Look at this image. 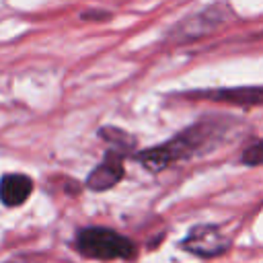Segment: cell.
I'll return each instance as SVG.
<instances>
[{"mask_svg":"<svg viewBox=\"0 0 263 263\" xmlns=\"http://www.w3.org/2000/svg\"><path fill=\"white\" fill-rule=\"evenodd\" d=\"M224 132H228L226 119L208 117V119H201V121L185 127L183 132H179L177 136H173L171 140H166L162 144H156L152 148L136 152L134 158L146 171L160 173L179 160H187V158H193V156L205 152L208 146H212L216 140H220L224 136Z\"/></svg>","mask_w":263,"mask_h":263,"instance_id":"cell-1","label":"cell"},{"mask_svg":"<svg viewBox=\"0 0 263 263\" xmlns=\"http://www.w3.org/2000/svg\"><path fill=\"white\" fill-rule=\"evenodd\" d=\"M74 249L86 259L99 261H134L138 257V247L125 234L107 226H86L76 232Z\"/></svg>","mask_w":263,"mask_h":263,"instance_id":"cell-2","label":"cell"},{"mask_svg":"<svg viewBox=\"0 0 263 263\" xmlns=\"http://www.w3.org/2000/svg\"><path fill=\"white\" fill-rule=\"evenodd\" d=\"M232 16V10L228 4H212L201 8L199 12L189 14L187 18L179 21L171 31H168V41L175 43H187V41H195L201 39L210 33H214L216 29H220L228 18Z\"/></svg>","mask_w":263,"mask_h":263,"instance_id":"cell-3","label":"cell"},{"mask_svg":"<svg viewBox=\"0 0 263 263\" xmlns=\"http://www.w3.org/2000/svg\"><path fill=\"white\" fill-rule=\"evenodd\" d=\"M183 251H189L197 257H218L222 255L224 251H228L230 247V240L226 238V234L222 232L220 226H214V224H197L193 226L187 236L181 240L179 245Z\"/></svg>","mask_w":263,"mask_h":263,"instance_id":"cell-4","label":"cell"},{"mask_svg":"<svg viewBox=\"0 0 263 263\" xmlns=\"http://www.w3.org/2000/svg\"><path fill=\"white\" fill-rule=\"evenodd\" d=\"M123 154L107 148L103 160L88 173L84 185L90 189V191H107L111 187H115L123 175H125V168H123Z\"/></svg>","mask_w":263,"mask_h":263,"instance_id":"cell-5","label":"cell"},{"mask_svg":"<svg viewBox=\"0 0 263 263\" xmlns=\"http://www.w3.org/2000/svg\"><path fill=\"white\" fill-rule=\"evenodd\" d=\"M191 97H201L216 103H228L238 107H255L263 105V86H232V88H214L191 92Z\"/></svg>","mask_w":263,"mask_h":263,"instance_id":"cell-6","label":"cell"},{"mask_svg":"<svg viewBox=\"0 0 263 263\" xmlns=\"http://www.w3.org/2000/svg\"><path fill=\"white\" fill-rule=\"evenodd\" d=\"M33 193V179L25 173H6L0 177V201L6 208L23 205Z\"/></svg>","mask_w":263,"mask_h":263,"instance_id":"cell-7","label":"cell"},{"mask_svg":"<svg viewBox=\"0 0 263 263\" xmlns=\"http://www.w3.org/2000/svg\"><path fill=\"white\" fill-rule=\"evenodd\" d=\"M99 138L105 140L111 150H115V152H119V154H123V156L136 154L138 140H136L132 134H127V132H123V129H119V127L105 125V127L99 129Z\"/></svg>","mask_w":263,"mask_h":263,"instance_id":"cell-8","label":"cell"},{"mask_svg":"<svg viewBox=\"0 0 263 263\" xmlns=\"http://www.w3.org/2000/svg\"><path fill=\"white\" fill-rule=\"evenodd\" d=\"M240 160L247 166H261L263 164V140H257L251 146H247Z\"/></svg>","mask_w":263,"mask_h":263,"instance_id":"cell-9","label":"cell"},{"mask_svg":"<svg viewBox=\"0 0 263 263\" xmlns=\"http://www.w3.org/2000/svg\"><path fill=\"white\" fill-rule=\"evenodd\" d=\"M80 18H82V21H107V18H111V12L92 8V10H84V12H80Z\"/></svg>","mask_w":263,"mask_h":263,"instance_id":"cell-10","label":"cell"}]
</instances>
